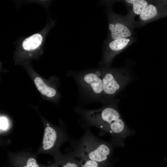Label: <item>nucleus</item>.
Instances as JSON below:
<instances>
[{
    "mask_svg": "<svg viewBox=\"0 0 167 167\" xmlns=\"http://www.w3.org/2000/svg\"><path fill=\"white\" fill-rule=\"evenodd\" d=\"M164 160H165V161H166V162H167V157L165 158L164 159Z\"/></svg>",
    "mask_w": 167,
    "mask_h": 167,
    "instance_id": "dca6fc26",
    "label": "nucleus"
},
{
    "mask_svg": "<svg viewBox=\"0 0 167 167\" xmlns=\"http://www.w3.org/2000/svg\"><path fill=\"white\" fill-rule=\"evenodd\" d=\"M74 76L80 91L87 99L107 104L101 68L75 73Z\"/></svg>",
    "mask_w": 167,
    "mask_h": 167,
    "instance_id": "7ed1b4c3",
    "label": "nucleus"
},
{
    "mask_svg": "<svg viewBox=\"0 0 167 167\" xmlns=\"http://www.w3.org/2000/svg\"><path fill=\"white\" fill-rule=\"evenodd\" d=\"M72 156L71 160L63 165L62 167H81L84 161L81 159L77 160Z\"/></svg>",
    "mask_w": 167,
    "mask_h": 167,
    "instance_id": "ddd939ff",
    "label": "nucleus"
},
{
    "mask_svg": "<svg viewBox=\"0 0 167 167\" xmlns=\"http://www.w3.org/2000/svg\"><path fill=\"white\" fill-rule=\"evenodd\" d=\"M23 167H39L36 163V160L33 158H29L27 161V165Z\"/></svg>",
    "mask_w": 167,
    "mask_h": 167,
    "instance_id": "2eb2a0df",
    "label": "nucleus"
},
{
    "mask_svg": "<svg viewBox=\"0 0 167 167\" xmlns=\"http://www.w3.org/2000/svg\"><path fill=\"white\" fill-rule=\"evenodd\" d=\"M103 88L106 100L116 95L128 81V74L122 69L101 68Z\"/></svg>",
    "mask_w": 167,
    "mask_h": 167,
    "instance_id": "20e7f679",
    "label": "nucleus"
},
{
    "mask_svg": "<svg viewBox=\"0 0 167 167\" xmlns=\"http://www.w3.org/2000/svg\"><path fill=\"white\" fill-rule=\"evenodd\" d=\"M84 163L81 167H109L110 163H101L93 161L88 160L84 161Z\"/></svg>",
    "mask_w": 167,
    "mask_h": 167,
    "instance_id": "f8f14e48",
    "label": "nucleus"
},
{
    "mask_svg": "<svg viewBox=\"0 0 167 167\" xmlns=\"http://www.w3.org/2000/svg\"><path fill=\"white\" fill-rule=\"evenodd\" d=\"M167 17V0H151L139 16L137 26H141L153 21Z\"/></svg>",
    "mask_w": 167,
    "mask_h": 167,
    "instance_id": "423d86ee",
    "label": "nucleus"
},
{
    "mask_svg": "<svg viewBox=\"0 0 167 167\" xmlns=\"http://www.w3.org/2000/svg\"><path fill=\"white\" fill-rule=\"evenodd\" d=\"M34 82L38 90L43 95L49 98H52L56 96V90L47 85L41 78L36 77L34 79Z\"/></svg>",
    "mask_w": 167,
    "mask_h": 167,
    "instance_id": "9d476101",
    "label": "nucleus"
},
{
    "mask_svg": "<svg viewBox=\"0 0 167 167\" xmlns=\"http://www.w3.org/2000/svg\"><path fill=\"white\" fill-rule=\"evenodd\" d=\"M75 112L81 116L86 126L96 127L110 134L114 145L123 146L124 139L133 133L113 105L107 104L101 108L93 110L78 106L75 108Z\"/></svg>",
    "mask_w": 167,
    "mask_h": 167,
    "instance_id": "f257e3e1",
    "label": "nucleus"
},
{
    "mask_svg": "<svg viewBox=\"0 0 167 167\" xmlns=\"http://www.w3.org/2000/svg\"><path fill=\"white\" fill-rule=\"evenodd\" d=\"M42 40L41 35L35 34L25 39L23 42L22 46L26 50H34L40 46Z\"/></svg>",
    "mask_w": 167,
    "mask_h": 167,
    "instance_id": "9b49d317",
    "label": "nucleus"
},
{
    "mask_svg": "<svg viewBox=\"0 0 167 167\" xmlns=\"http://www.w3.org/2000/svg\"><path fill=\"white\" fill-rule=\"evenodd\" d=\"M151 0H125L123 2L126 4L128 10L126 15L131 20L135 22V17L139 15L147 6Z\"/></svg>",
    "mask_w": 167,
    "mask_h": 167,
    "instance_id": "6e6552de",
    "label": "nucleus"
},
{
    "mask_svg": "<svg viewBox=\"0 0 167 167\" xmlns=\"http://www.w3.org/2000/svg\"><path fill=\"white\" fill-rule=\"evenodd\" d=\"M135 40L132 36L107 41L99 64L103 67H109L115 57Z\"/></svg>",
    "mask_w": 167,
    "mask_h": 167,
    "instance_id": "0eeeda50",
    "label": "nucleus"
},
{
    "mask_svg": "<svg viewBox=\"0 0 167 167\" xmlns=\"http://www.w3.org/2000/svg\"><path fill=\"white\" fill-rule=\"evenodd\" d=\"M109 37L108 41L132 36L136 22L131 20L126 15L122 16L110 11L108 15Z\"/></svg>",
    "mask_w": 167,
    "mask_h": 167,
    "instance_id": "39448f33",
    "label": "nucleus"
},
{
    "mask_svg": "<svg viewBox=\"0 0 167 167\" xmlns=\"http://www.w3.org/2000/svg\"><path fill=\"white\" fill-rule=\"evenodd\" d=\"M114 145L112 142L98 138L86 127L83 136L75 140L73 156L84 161L90 160L101 163H108Z\"/></svg>",
    "mask_w": 167,
    "mask_h": 167,
    "instance_id": "f03ea898",
    "label": "nucleus"
},
{
    "mask_svg": "<svg viewBox=\"0 0 167 167\" xmlns=\"http://www.w3.org/2000/svg\"><path fill=\"white\" fill-rule=\"evenodd\" d=\"M57 137L55 130L51 127H46L44 131L43 140V148L47 150L51 148L54 145Z\"/></svg>",
    "mask_w": 167,
    "mask_h": 167,
    "instance_id": "1a4fd4ad",
    "label": "nucleus"
},
{
    "mask_svg": "<svg viewBox=\"0 0 167 167\" xmlns=\"http://www.w3.org/2000/svg\"><path fill=\"white\" fill-rule=\"evenodd\" d=\"M9 125L8 119L4 117H0V129L3 130L6 129Z\"/></svg>",
    "mask_w": 167,
    "mask_h": 167,
    "instance_id": "4468645a",
    "label": "nucleus"
}]
</instances>
